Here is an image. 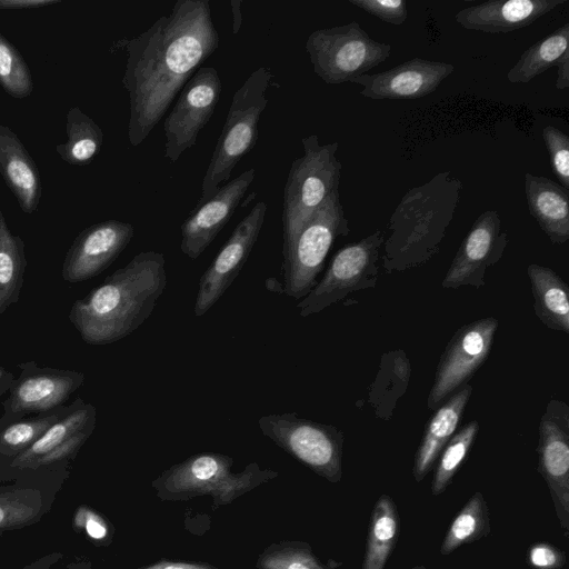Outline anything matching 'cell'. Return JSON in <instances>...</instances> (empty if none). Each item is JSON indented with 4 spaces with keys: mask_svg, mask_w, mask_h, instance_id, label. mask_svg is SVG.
<instances>
[{
    "mask_svg": "<svg viewBox=\"0 0 569 569\" xmlns=\"http://www.w3.org/2000/svg\"><path fill=\"white\" fill-rule=\"evenodd\" d=\"M209 0H178L169 13L124 41L122 86L128 92V140L140 146L174 99L219 48Z\"/></svg>",
    "mask_w": 569,
    "mask_h": 569,
    "instance_id": "1",
    "label": "cell"
},
{
    "mask_svg": "<svg viewBox=\"0 0 569 569\" xmlns=\"http://www.w3.org/2000/svg\"><path fill=\"white\" fill-rule=\"evenodd\" d=\"M167 286L164 256L141 251L71 306L69 320L89 345L116 342L152 313Z\"/></svg>",
    "mask_w": 569,
    "mask_h": 569,
    "instance_id": "2",
    "label": "cell"
},
{
    "mask_svg": "<svg viewBox=\"0 0 569 569\" xmlns=\"http://www.w3.org/2000/svg\"><path fill=\"white\" fill-rule=\"evenodd\" d=\"M461 191L462 182L450 171H441L402 196L383 242L382 268L387 273L423 266L439 252Z\"/></svg>",
    "mask_w": 569,
    "mask_h": 569,
    "instance_id": "3",
    "label": "cell"
},
{
    "mask_svg": "<svg viewBox=\"0 0 569 569\" xmlns=\"http://www.w3.org/2000/svg\"><path fill=\"white\" fill-rule=\"evenodd\" d=\"M271 70L264 66L252 71L234 92L227 118L201 182L203 202L220 184L230 179L238 162L253 149L258 140V124L268 104L267 90L272 81Z\"/></svg>",
    "mask_w": 569,
    "mask_h": 569,
    "instance_id": "4",
    "label": "cell"
},
{
    "mask_svg": "<svg viewBox=\"0 0 569 569\" xmlns=\"http://www.w3.org/2000/svg\"><path fill=\"white\" fill-rule=\"evenodd\" d=\"M303 153L289 169L282 199V237L286 249L312 213L339 190L341 162L337 141L321 144L316 133L302 140Z\"/></svg>",
    "mask_w": 569,
    "mask_h": 569,
    "instance_id": "5",
    "label": "cell"
},
{
    "mask_svg": "<svg viewBox=\"0 0 569 569\" xmlns=\"http://www.w3.org/2000/svg\"><path fill=\"white\" fill-rule=\"evenodd\" d=\"M349 231L339 190H335L282 250L283 292L293 299L305 298L317 284L331 246Z\"/></svg>",
    "mask_w": 569,
    "mask_h": 569,
    "instance_id": "6",
    "label": "cell"
},
{
    "mask_svg": "<svg viewBox=\"0 0 569 569\" xmlns=\"http://www.w3.org/2000/svg\"><path fill=\"white\" fill-rule=\"evenodd\" d=\"M232 459L226 455L203 452L173 465L157 478L152 486L162 499H187L210 493L214 506L229 502L257 485L277 476L250 463L240 473H231Z\"/></svg>",
    "mask_w": 569,
    "mask_h": 569,
    "instance_id": "7",
    "label": "cell"
},
{
    "mask_svg": "<svg viewBox=\"0 0 569 569\" xmlns=\"http://www.w3.org/2000/svg\"><path fill=\"white\" fill-rule=\"evenodd\" d=\"M305 47L313 72L328 84L352 82L385 62L392 50L391 44L372 39L356 21L315 30Z\"/></svg>",
    "mask_w": 569,
    "mask_h": 569,
    "instance_id": "8",
    "label": "cell"
},
{
    "mask_svg": "<svg viewBox=\"0 0 569 569\" xmlns=\"http://www.w3.org/2000/svg\"><path fill=\"white\" fill-rule=\"evenodd\" d=\"M258 426L263 436L317 475L333 483L341 480L345 435L339 428L288 412L262 416Z\"/></svg>",
    "mask_w": 569,
    "mask_h": 569,
    "instance_id": "9",
    "label": "cell"
},
{
    "mask_svg": "<svg viewBox=\"0 0 569 569\" xmlns=\"http://www.w3.org/2000/svg\"><path fill=\"white\" fill-rule=\"evenodd\" d=\"M385 232L376 230L357 242L339 249L332 257L322 279L297 305L301 317L318 313L349 293L376 287L380 249Z\"/></svg>",
    "mask_w": 569,
    "mask_h": 569,
    "instance_id": "10",
    "label": "cell"
},
{
    "mask_svg": "<svg viewBox=\"0 0 569 569\" xmlns=\"http://www.w3.org/2000/svg\"><path fill=\"white\" fill-rule=\"evenodd\" d=\"M222 90L219 72L200 67L186 82L164 118V158L177 162L197 143L198 136L211 119Z\"/></svg>",
    "mask_w": 569,
    "mask_h": 569,
    "instance_id": "11",
    "label": "cell"
},
{
    "mask_svg": "<svg viewBox=\"0 0 569 569\" xmlns=\"http://www.w3.org/2000/svg\"><path fill=\"white\" fill-rule=\"evenodd\" d=\"M498 329L495 317H485L460 327L448 341L436 368L427 406L436 410L468 381L490 355Z\"/></svg>",
    "mask_w": 569,
    "mask_h": 569,
    "instance_id": "12",
    "label": "cell"
},
{
    "mask_svg": "<svg viewBox=\"0 0 569 569\" xmlns=\"http://www.w3.org/2000/svg\"><path fill=\"white\" fill-rule=\"evenodd\" d=\"M538 471L546 481L560 529L569 536V407L551 399L539 422Z\"/></svg>",
    "mask_w": 569,
    "mask_h": 569,
    "instance_id": "13",
    "label": "cell"
},
{
    "mask_svg": "<svg viewBox=\"0 0 569 569\" xmlns=\"http://www.w3.org/2000/svg\"><path fill=\"white\" fill-rule=\"evenodd\" d=\"M20 376L11 383L3 401L0 425L30 413H46L63 406L83 383L84 375L74 370L39 368L34 361L19 363Z\"/></svg>",
    "mask_w": 569,
    "mask_h": 569,
    "instance_id": "14",
    "label": "cell"
},
{
    "mask_svg": "<svg viewBox=\"0 0 569 569\" xmlns=\"http://www.w3.org/2000/svg\"><path fill=\"white\" fill-rule=\"evenodd\" d=\"M267 204L257 202L237 224L199 281L194 316H203L227 291L244 266L261 232Z\"/></svg>",
    "mask_w": 569,
    "mask_h": 569,
    "instance_id": "15",
    "label": "cell"
},
{
    "mask_svg": "<svg viewBox=\"0 0 569 569\" xmlns=\"http://www.w3.org/2000/svg\"><path fill=\"white\" fill-rule=\"evenodd\" d=\"M507 244L508 234L501 230L499 212L487 210L479 214L462 240L442 280V288L482 287L487 269L500 260Z\"/></svg>",
    "mask_w": 569,
    "mask_h": 569,
    "instance_id": "16",
    "label": "cell"
},
{
    "mask_svg": "<svg viewBox=\"0 0 569 569\" xmlns=\"http://www.w3.org/2000/svg\"><path fill=\"white\" fill-rule=\"evenodd\" d=\"M133 234L131 223L114 219L87 227L66 254L62 278L76 283L100 274L120 256Z\"/></svg>",
    "mask_w": 569,
    "mask_h": 569,
    "instance_id": "17",
    "label": "cell"
},
{
    "mask_svg": "<svg viewBox=\"0 0 569 569\" xmlns=\"http://www.w3.org/2000/svg\"><path fill=\"white\" fill-rule=\"evenodd\" d=\"M254 178L256 170L250 168L196 204L180 228L182 253L190 259L202 254L229 222Z\"/></svg>",
    "mask_w": 569,
    "mask_h": 569,
    "instance_id": "18",
    "label": "cell"
},
{
    "mask_svg": "<svg viewBox=\"0 0 569 569\" xmlns=\"http://www.w3.org/2000/svg\"><path fill=\"white\" fill-rule=\"evenodd\" d=\"M453 70L448 62L413 58L381 72L363 73L352 83L361 86L360 94L365 98L413 100L436 91Z\"/></svg>",
    "mask_w": 569,
    "mask_h": 569,
    "instance_id": "19",
    "label": "cell"
},
{
    "mask_svg": "<svg viewBox=\"0 0 569 569\" xmlns=\"http://www.w3.org/2000/svg\"><path fill=\"white\" fill-rule=\"evenodd\" d=\"M567 0H491L459 10L455 20L463 29L507 33L531 24Z\"/></svg>",
    "mask_w": 569,
    "mask_h": 569,
    "instance_id": "20",
    "label": "cell"
},
{
    "mask_svg": "<svg viewBox=\"0 0 569 569\" xmlns=\"http://www.w3.org/2000/svg\"><path fill=\"white\" fill-rule=\"evenodd\" d=\"M0 173L24 213H33L41 198L39 169L19 137L0 124Z\"/></svg>",
    "mask_w": 569,
    "mask_h": 569,
    "instance_id": "21",
    "label": "cell"
},
{
    "mask_svg": "<svg viewBox=\"0 0 569 569\" xmlns=\"http://www.w3.org/2000/svg\"><path fill=\"white\" fill-rule=\"evenodd\" d=\"M471 393V386H462L436 409L426 423L413 460L412 475L417 482H421L433 468L441 450L456 432Z\"/></svg>",
    "mask_w": 569,
    "mask_h": 569,
    "instance_id": "22",
    "label": "cell"
},
{
    "mask_svg": "<svg viewBox=\"0 0 569 569\" xmlns=\"http://www.w3.org/2000/svg\"><path fill=\"white\" fill-rule=\"evenodd\" d=\"M525 196L531 217L553 244L569 240V193L553 180L525 174Z\"/></svg>",
    "mask_w": 569,
    "mask_h": 569,
    "instance_id": "23",
    "label": "cell"
},
{
    "mask_svg": "<svg viewBox=\"0 0 569 569\" xmlns=\"http://www.w3.org/2000/svg\"><path fill=\"white\" fill-rule=\"evenodd\" d=\"M557 68L556 88H569V23L526 49L507 72L511 83H528L548 69Z\"/></svg>",
    "mask_w": 569,
    "mask_h": 569,
    "instance_id": "24",
    "label": "cell"
},
{
    "mask_svg": "<svg viewBox=\"0 0 569 569\" xmlns=\"http://www.w3.org/2000/svg\"><path fill=\"white\" fill-rule=\"evenodd\" d=\"M96 408L78 398L64 415L51 425L29 448L10 459L11 471L30 470L34 462L60 449L74 437L90 432L96 427Z\"/></svg>",
    "mask_w": 569,
    "mask_h": 569,
    "instance_id": "25",
    "label": "cell"
},
{
    "mask_svg": "<svg viewBox=\"0 0 569 569\" xmlns=\"http://www.w3.org/2000/svg\"><path fill=\"white\" fill-rule=\"evenodd\" d=\"M527 274L533 297V311L547 328L569 333V288L551 268L530 263Z\"/></svg>",
    "mask_w": 569,
    "mask_h": 569,
    "instance_id": "26",
    "label": "cell"
},
{
    "mask_svg": "<svg viewBox=\"0 0 569 569\" xmlns=\"http://www.w3.org/2000/svg\"><path fill=\"white\" fill-rule=\"evenodd\" d=\"M399 537V515L393 499L381 495L373 505L362 569H383Z\"/></svg>",
    "mask_w": 569,
    "mask_h": 569,
    "instance_id": "27",
    "label": "cell"
},
{
    "mask_svg": "<svg viewBox=\"0 0 569 569\" xmlns=\"http://www.w3.org/2000/svg\"><path fill=\"white\" fill-rule=\"evenodd\" d=\"M411 375L410 361L403 350L381 357L376 380L369 389L368 402L375 406L376 416L388 420L397 400L407 390Z\"/></svg>",
    "mask_w": 569,
    "mask_h": 569,
    "instance_id": "28",
    "label": "cell"
},
{
    "mask_svg": "<svg viewBox=\"0 0 569 569\" xmlns=\"http://www.w3.org/2000/svg\"><path fill=\"white\" fill-rule=\"evenodd\" d=\"M67 141L56 147L60 158L72 166H87L99 154L103 143V132L94 120L79 107L67 112Z\"/></svg>",
    "mask_w": 569,
    "mask_h": 569,
    "instance_id": "29",
    "label": "cell"
},
{
    "mask_svg": "<svg viewBox=\"0 0 569 569\" xmlns=\"http://www.w3.org/2000/svg\"><path fill=\"white\" fill-rule=\"evenodd\" d=\"M26 267L24 242L11 233L0 208V316L19 300Z\"/></svg>",
    "mask_w": 569,
    "mask_h": 569,
    "instance_id": "30",
    "label": "cell"
},
{
    "mask_svg": "<svg viewBox=\"0 0 569 569\" xmlns=\"http://www.w3.org/2000/svg\"><path fill=\"white\" fill-rule=\"evenodd\" d=\"M489 510L482 492L476 491L451 521L440 547L448 556L466 543H472L490 533Z\"/></svg>",
    "mask_w": 569,
    "mask_h": 569,
    "instance_id": "31",
    "label": "cell"
},
{
    "mask_svg": "<svg viewBox=\"0 0 569 569\" xmlns=\"http://www.w3.org/2000/svg\"><path fill=\"white\" fill-rule=\"evenodd\" d=\"M47 501L41 489L0 488V532L38 521L49 509Z\"/></svg>",
    "mask_w": 569,
    "mask_h": 569,
    "instance_id": "32",
    "label": "cell"
},
{
    "mask_svg": "<svg viewBox=\"0 0 569 569\" xmlns=\"http://www.w3.org/2000/svg\"><path fill=\"white\" fill-rule=\"evenodd\" d=\"M479 429V422L472 420L455 432L446 443L436 461L437 463L431 481L432 496L441 495L451 483L457 471L467 458Z\"/></svg>",
    "mask_w": 569,
    "mask_h": 569,
    "instance_id": "33",
    "label": "cell"
},
{
    "mask_svg": "<svg viewBox=\"0 0 569 569\" xmlns=\"http://www.w3.org/2000/svg\"><path fill=\"white\" fill-rule=\"evenodd\" d=\"M69 407L18 419L0 425V456L12 459L29 448L44 431L58 421Z\"/></svg>",
    "mask_w": 569,
    "mask_h": 569,
    "instance_id": "34",
    "label": "cell"
},
{
    "mask_svg": "<svg viewBox=\"0 0 569 569\" xmlns=\"http://www.w3.org/2000/svg\"><path fill=\"white\" fill-rule=\"evenodd\" d=\"M0 86L12 98L23 99L33 91L30 69L20 51L0 33Z\"/></svg>",
    "mask_w": 569,
    "mask_h": 569,
    "instance_id": "35",
    "label": "cell"
},
{
    "mask_svg": "<svg viewBox=\"0 0 569 569\" xmlns=\"http://www.w3.org/2000/svg\"><path fill=\"white\" fill-rule=\"evenodd\" d=\"M259 569H326L302 541H283L267 547L258 558Z\"/></svg>",
    "mask_w": 569,
    "mask_h": 569,
    "instance_id": "36",
    "label": "cell"
},
{
    "mask_svg": "<svg viewBox=\"0 0 569 569\" xmlns=\"http://www.w3.org/2000/svg\"><path fill=\"white\" fill-rule=\"evenodd\" d=\"M542 139L549 153L551 168L560 186L569 189V137L555 126L542 129Z\"/></svg>",
    "mask_w": 569,
    "mask_h": 569,
    "instance_id": "37",
    "label": "cell"
},
{
    "mask_svg": "<svg viewBox=\"0 0 569 569\" xmlns=\"http://www.w3.org/2000/svg\"><path fill=\"white\" fill-rule=\"evenodd\" d=\"M355 7L393 26H401L408 18L405 0H349Z\"/></svg>",
    "mask_w": 569,
    "mask_h": 569,
    "instance_id": "38",
    "label": "cell"
},
{
    "mask_svg": "<svg viewBox=\"0 0 569 569\" xmlns=\"http://www.w3.org/2000/svg\"><path fill=\"white\" fill-rule=\"evenodd\" d=\"M528 562L533 569H562L566 566V553L556 546L539 541L528 549Z\"/></svg>",
    "mask_w": 569,
    "mask_h": 569,
    "instance_id": "39",
    "label": "cell"
},
{
    "mask_svg": "<svg viewBox=\"0 0 569 569\" xmlns=\"http://www.w3.org/2000/svg\"><path fill=\"white\" fill-rule=\"evenodd\" d=\"M74 523L77 527L83 528L93 540H104L109 535V527L106 520L86 507L79 508Z\"/></svg>",
    "mask_w": 569,
    "mask_h": 569,
    "instance_id": "40",
    "label": "cell"
},
{
    "mask_svg": "<svg viewBox=\"0 0 569 569\" xmlns=\"http://www.w3.org/2000/svg\"><path fill=\"white\" fill-rule=\"evenodd\" d=\"M60 2L61 0H0V9H34Z\"/></svg>",
    "mask_w": 569,
    "mask_h": 569,
    "instance_id": "41",
    "label": "cell"
},
{
    "mask_svg": "<svg viewBox=\"0 0 569 569\" xmlns=\"http://www.w3.org/2000/svg\"><path fill=\"white\" fill-rule=\"evenodd\" d=\"M141 569H218L203 563H188L161 560L160 562Z\"/></svg>",
    "mask_w": 569,
    "mask_h": 569,
    "instance_id": "42",
    "label": "cell"
},
{
    "mask_svg": "<svg viewBox=\"0 0 569 569\" xmlns=\"http://www.w3.org/2000/svg\"><path fill=\"white\" fill-rule=\"evenodd\" d=\"M242 3L243 2L241 0H231L229 2L230 9H231V16H232V33H233V36L238 34V32L241 28V24H242V11H241Z\"/></svg>",
    "mask_w": 569,
    "mask_h": 569,
    "instance_id": "43",
    "label": "cell"
},
{
    "mask_svg": "<svg viewBox=\"0 0 569 569\" xmlns=\"http://www.w3.org/2000/svg\"><path fill=\"white\" fill-rule=\"evenodd\" d=\"M14 377L12 372L0 366V397L9 391Z\"/></svg>",
    "mask_w": 569,
    "mask_h": 569,
    "instance_id": "44",
    "label": "cell"
},
{
    "mask_svg": "<svg viewBox=\"0 0 569 569\" xmlns=\"http://www.w3.org/2000/svg\"><path fill=\"white\" fill-rule=\"evenodd\" d=\"M60 556V553L50 555L22 569H49Z\"/></svg>",
    "mask_w": 569,
    "mask_h": 569,
    "instance_id": "45",
    "label": "cell"
},
{
    "mask_svg": "<svg viewBox=\"0 0 569 569\" xmlns=\"http://www.w3.org/2000/svg\"><path fill=\"white\" fill-rule=\"evenodd\" d=\"M72 569H91V567L87 562H81V563L77 565L76 567H73Z\"/></svg>",
    "mask_w": 569,
    "mask_h": 569,
    "instance_id": "46",
    "label": "cell"
},
{
    "mask_svg": "<svg viewBox=\"0 0 569 569\" xmlns=\"http://www.w3.org/2000/svg\"><path fill=\"white\" fill-rule=\"evenodd\" d=\"M412 569H428L427 567L422 566V565H419V566H415L412 567Z\"/></svg>",
    "mask_w": 569,
    "mask_h": 569,
    "instance_id": "47",
    "label": "cell"
}]
</instances>
